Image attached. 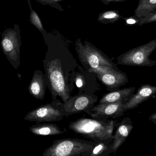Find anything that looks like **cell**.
<instances>
[{"mask_svg": "<svg viewBox=\"0 0 156 156\" xmlns=\"http://www.w3.org/2000/svg\"><path fill=\"white\" fill-rule=\"evenodd\" d=\"M43 38L48 47L43 60L47 86L53 100L59 97L66 102L73 90L72 76L79 65L66 40L60 35L47 33Z\"/></svg>", "mask_w": 156, "mask_h": 156, "instance_id": "obj_1", "label": "cell"}, {"mask_svg": "<svg viewBox=\"0 0 156 156\" xmlns=\"http://www.w3.org/2000/svg\"><path fill=\"white\" fill-rule=\"evenodd\" d=\"M117 121L108 119L81 118L69 123V129L94 142L111 143Z\"/></svg>", "mask_w": 156, "mask_h": 156, "instance_id": "obj_2", "label": "cell"}, {"mask_svg": "<svg viewBox=\"0 0 156 156\" xmlns=\"http://www.w3.org/2000/svg\"><path fill=\"white\" fill-rule=\"evenodd\" d=\"M97 142L78 138L58 139L46 148L43 156H90Z\"/></svg>", "mask_w": 156, "mask_h": 156, "instance_id": "obj_3", "label": "cell"}, {"mask_svg": "<svg viewBox=\"0 0 156 156\" xmlns=\"http://www.w3.org/2000/svg\"><path fill=\"white\" fill-rule=\"evenodd\" d=\"M75 44L78 58L86 72L101 66L117 67V64L89 41L85 40L83 43L81 38H78Z\"/></svg>", "mask_w": 156, "mask_h": 156, "instance_id": "obj_4", "label": "cell"}, {"mask_svg": "<svg viewBox=\"0 0 156 156\" xmlns=\"http://www.w3.org/2000/svg\"><path fill=\"white\" fill-rule=\"evenodd\" d=\"M156 49V38L120 55L117 58V64L133 67L156 66V60L149 58L150 55Z\"/></svg>", "mask_w": 156, "mask_h": 156, "instance_id": "obj_5", "label": "cell"}, {"mask_svg": "<svg viewBox=\"0 0 156 156\" xmlns=\"http://www.w3.org/2000/svg\"><path fill=\"white\" fill-rule=\"evenodd\" d=\"M22 44L21 30L17 24L14 25L13 28H7L2 33L1 45L3 53L16 69L20 67Z\"/></svg>", "mask_w": 156, "mask_h": 156, "instance_id": "obj_6", "label": "cell"}, {"mask_svg": "<svg viewBox=\"0 0 156 156\" xmlns=\"http://www.w3.org/2000/svg\"><path fill=\"white\" fill-rule=\"evenodd\" d=\"M87 72L94 73L98 79L111 91L118 89L128 82L127 75L117 67L101 66L95 69H90Z\"/></svg>", "mask_w": 156, "mask_h": 156, "instance_id": "obj_7", "label": "cell"}, {"mask_svg": "<svg viewBox=\"0 0 156 156\" xmlns=\"http://www.w3.org/2000/svg\"><path fill=\"white\" fill-rule=\"evenodd\" d=\"M59 100L42 105L28 112L24 117L26 121L37 122H58L63 120L64 115Z\"/></svg>", "mask_w": 156, "mask_h": 156, "instance_id": "obj_8", "label": "cell"}, {"mask_svg": "<svg viewBox=\"0 0 156 156\" xmlns=\"http://www.w3.org/2000/svg\"><path fill=\"white\" fill-rule=\"evenodd\" d=\"M98 98L93 94L81 93L71 98L66 103H61V108L65 116L89 111L97 101Z\"/></svg>", "mask_w": 156, "mask_h": 156, "instance_id": "obj_9", "label": "cell"}, {"mask_svg": "<svg viewBox=\"0 0 156 156\" xmlns=\"http://www.w3.org/2000/svg\"><path fill=\"white\" fill-rule=\"evenodd\" d=\"M126 101L108 103H98L91 109L85 112L92 118L108 119L109 118L116 119L123 116L126 111L123 105Z\"/></svg>", "mask_w": 156, "mask_h": 156, "instance_id": "obj_10", "label": "cell"}, {"mask_svg": "<svg viewBox=\"0 0 156 156\" xmlns=\"http://www.w3.org/2000/svg\"><path fill=\"white\" fill-rule=\"evenodd\" d=\"M156 94V86H152L149 84L141 85L137 90L136 94L124 103L123 108L125 111L133 110L137 108L141 103L153 98Z\"/></svg>", "mask_w": 156, "mask_h": 156, "instance_id": "obj_11", "label": "cell"}, {"mask_svg": "<svg viewBox=\"0 0 156 156\" xmlns=\"http://www.w3.org/2000/svg\"><path fill=\"white\" fill-rule=\"evenodd\" d=\"M133 127V122L129 117H126L118 122L113 134L112 142L110 144L111 154H115L116 151L127 139Z\"/></svg>", "mask_w": 156, "mask_h": 156, "instance_id": "obj_12", "label": "cell"}, {"mask_svg": "<svg viewBox=\"0 0 156 156\" xmlns=\"http://www.w3.org/2000/svg\"><path fill=\"white\" fill-rule=\"evenodd\" d=\"M47 87L44 73L39 70H36L28 86V90L30 95L37 100H42L44 98Z\"/></svg>", "mask_w": 156, "mask_h": 156, "instance_id": "obj_13", "label": "cell"}, {"mask_svg": "<svg viewBox=\"0 0 156 156\" xmlns=\"http://www.w3.org/2000/svg\"><path fill=\"white\" fill-rule=\"evenodd\" d=\"M135 90V87L116 90L104 95L99 101V103L116 102L120 101H127L133 94Z\"/></svg>", "mask_w": 156, "mask_h": 156, "instance_id": "obj_14", "label": "cell"}, {"mask_svg": "<svg viewBox=\"0 0 156 156\" xmlns=\"http://www.w3.org/2000/svg\"><path fill=\"white\" fill-rule=\"evenodd\" d=\"M30 132L37 136H54L66 132V129L62 128L55 124H37L29 128Z\"/></svg>", "mask_w": 156, "mask_h": 156, "instance_id": "obj_15", "label": "cell"}, {"mask_svg": "<svg viewBox=\"0 0 156 156\" xmlns=\"http://www.w3.org/2000/svg\"><path fill=\"white\" fill-rule=\"evenodd\" d=\"M156 9V0H139L135 15L137 16H145Z\"/></svg>", "mask_w": 156, "mask_h": 156, "instance_id": "obj_16", "label": "cell"}, {"mask_svg": "<svg viewBox=\"0 0 156 156\" xmlns=\"http://www.w3.org/2000/svg\"><path fill=\"white\" fill-rule=\"evenodd\" d=\"M117 10H108L100 13L97 17L98 22L104 24H114L122 18Z\"/></svg>", "mask_w": 156, "mask_h": 156, "instance_id": "obj_17", "label": "cell"}, {"mask_svg": "<svg viewBox=\"0 0 156 156\" xmlns=\"http://www.w3.org/2000/svg\"><path fill=\"white\" fill-rule=\"evenodd\" d=\"M29 5L30 10V18L29 21L32 24L34 25L37 27L38 31L42 34L43 37L44 36L48 33L44 28V26L40 17L38 16L36 12L33 9L31 5V0H27Z\"/></svg>", "mask_w": 156, "mask_h": 156, "instance_id": "obj_18", "label": "cell"}, {"mask_svg": "<svg viewBox=\"0 0 156 156\" xmlns=\"http://www.w3.org/2000/svg\"><path fill=\"white\" fill-rule=\"evenodd\" d=\"M111 143L104 142L96 143L90 156H109L111 154Z\"/></svg>", "mask_w": 156, "mask_h": 156, "instance_id": "obj_19", "label": "cell"}, {"mask_svg": "<svg viewBox=\"0 0 156 156\" xmlns=\"http://www.w3.org/2000/svg\"><path fill=\"white\" fill-rule=\"evenodd\" d=\"M37 2L45 5H49L60 12H63L64 8L60 5V2L65 0H36ZM70 1V0H67Z\"/></svg>", "mask_w": 156, "mask_h": 156, "instance_id": "obj_20", "label": "cell"}, {"mask_svg": "<svg viewBox=\"0 0 156 156\" xmlns=\"http://www.w3.org/2000/svg\"><path fill=\"white\" fill-rule=\"evenodd\" d=\"M156 23V9L152 11L145 16H143L139 26H142L145 24Z\"/></svg>", "mask_w": 156, "mask_h": 156, "instance_id": "obj_21", "label": "cell"}, {"mask_svg": "<svg viewBox=\"0 0 156 156\" xmlns=\"http://www.w3.org/2000/svg\"><path fill=\"white\" fill-rule=\"evenodd\" d=\"M143 16H137L135 15L127 17H122L125 22L126 24L128 25H139Z\"/></svg>", "mask_w": 156, "mask_h": 156, "instance_id": "obj_22", "label": "cell"}, {"mask_svg": "<svg viewBox=\"0 0 156 156\" xmlns=\"http://www.w3.org/2000/svg\"><path fill=\"white\" fill-rule=\"evenodd\" d=\"M100 1L105 5H109V4L111 2H125L126 0H100Z\"/></svg>", "mask_w": 156, "mask_h": 156, "instance_id": "obj_23", "label": "cell"}, {"mask_svg": "<svg viewBox=\"0 0 156 156\" xmlns=\"http://www.w3.org/2000/svg\"><path fill=\"white\" fill-rule=\"evenodd\" d=\"M149 120L156 125V112L149 116Z\"/></svg>", "mask_w": 156, "mask_h": 156, "instance_id": "obj_24", "label": "cell"}]
</instances>
